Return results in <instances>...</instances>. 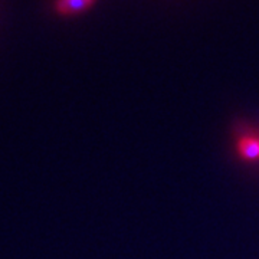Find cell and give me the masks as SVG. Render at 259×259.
Here are the masks:
<instances>
[{
    "label": "cell",
    "mask_w": 259,
    "mask_h": 259,
    "mask_svg": "<svg viewBox=\"0 0 259 259\" xmlns=\"http://www.w3.org/2000/svg\"><path fill=\"white\" fill-rule=\"evenodd\" d=\"M236 148L242 158L250 160V161L259 160V137L243 136L238 140Z\"/></svg>",
    "instance_id": "obj_1"
},
{
    "label": "cell",
    "mask_w": 259,
    "mask_h": 259,
    "mask_svg": "<svg viewBox=\"0 0 259 259\" xmlns=\"http://www.w3.org/2000/svg\"><path fill=\"white\" fill-rule=\"evenodd\" d=\"M94 3V0H58L56 12L61 15H75L88 9Z\"/></svg>",
    "instance_id": "obj_2"
}]
</instances>
